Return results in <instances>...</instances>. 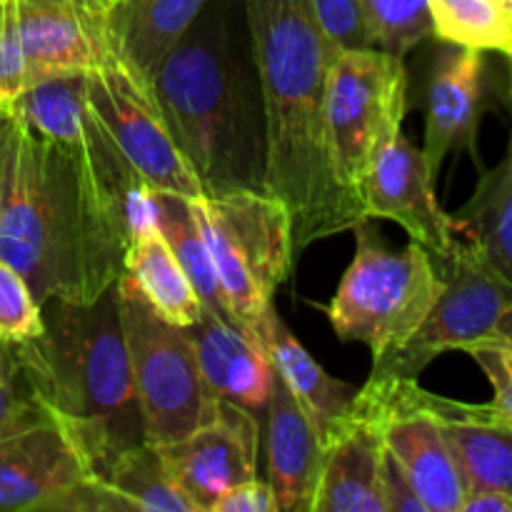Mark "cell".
Returning a JSON list of instances; mask_svg holds the SVG:
<instances>
[{
	"label": "cell",
	"mask_w": 512,
	"mask_h": 512,
	"mask_svg": "<svg viewBox=\"0 0 512 512\" xmlns=\"http://www.w3.org/2000/svg\"><path fill=\"white\" fill-rule=\"evenodd\" d=\"M458 512H512V493L500 490H478L463 495Z\"/></svg>",
	"instance_id": "74e56055"
},
{
	"label": "cell",
	"mask_w": 512,
	"mask_h": 512,
	"mask_svg": "<svg viewBox=\"0 0 512 512\" xmlns=\"http://www.w3.org/2000/svg\"><path fill=\"white\" fill-rule=\"evenodd\" d=\"M208 0H118L115 43L125 63L153 85L155 73L190 33Z\"/></svg>",
	"instance_id": "cb8c5ba5"
},
{
	"label": "cell",
	"mask_w": 512,
	"mask_h": 512,
	"mask_svg": "<svg viewBox=\"0 0 512 512\" xmlns=\"http://www.w3.org/2000/svg\"><path fill=\"white\" fill-rule=\"evenodd\" d=\"M85 95L143 185L155 193L198 198V178L170 135L153 85L140 78L120 53L83 70Z\"/></svg>",
	"instance_id": "8fae6325"
},
{
	"label": "cell",
	"mask_w": 512,
	"mask_h": 512,
	"mask_svg": "<svg viewBox=\"0 0 512 512\" xmlns=\"http://www.w3.org/2000/svg\"><path fill=\"white\" fill-rule=\"evenodd\" d=\"M383 498L388 512H425L423 503L413 493L408 478L400 470L398 460L388 453V448H385L383 458Z\"/></svg>",
	"instance_id": "8d00e7d4"
},
{
	"label": "cell",
	"mask_w": 512,
	"mask_h": 512,
	"mask_svg": "<svg viewBox=\"0 0 512 512\" xmlns=\"http://www.w3.org/2000/svg\"><path fill=\"white\" fill-rule=\"evenodd\" d=\"M408 108L403 58L378 48L335 55L325 93V133L335 183L365 218V188L380 148L400 133Z\"/></svg>",
	"instance_id": "52a82bcc"
},
{
	"label": "cell",
	"mask_w": 512,
	"mask_h": 512,
	"mask_svg": "<svg viewBox=\"0 0 512 512\" xmlns=\"http://www.w3.org/2000/svg\"><path fill=\"white\" fill-rule=\"evenodd\" d=\"M445 265L450 278L430 313L400 348L373 360V378L418 380L448 350L468 353L478 343H512V280L468 240H458Z\"/></svg>",
	"instance_id": "9c48e42d"
},
{
	"label": "cell",
	"mask_w": 512,
	"mask_h": 512,
	"mask_svg": "<svg viewBox=\"0 0 512 512\" xmlns=\"http://www.w3.org/2000/svg\"><path fill=\"white\" fill-rule=\"evenodd\" d=\"M313 13L325 38L338 53L355 48H370L368 33L360 13V0H310Z\"/></svg>",
	"instance_id": "4dcf8cb0"
},
{
	"label": "cell",
	"mask_w": 512,
	"mask_h": 512,
	"mask_svg": "<svg viewBox=\"0 0 512 512\" xmlns=\"http://www.w3.org/2000/svg\"><path fill=\"white\" fill-rule=\"evenodd\" d=\"M123 273L133 280L140 295L165 320L180 325V328H190L193 323H198L205 308L185 270L180 268L178 258L170 250L168 240L160 233L158 223L150 213V198L145 213L138 215L133 230H130Z\"/></svg>",
	"instance_id": "603a6c76"
},
{
	"label": "cell",
	"mask_w": 512,
	"mask_h": 512,
	"mask_svg": "<svg viewBox=\"0 0 512 512\" xmlns=\"http://www.w3.org/2000/svg\"><path fill=\"white\" fill-rule=\"evenodd\" d=\"M370 380L380 385L388 408L383 430L385 448L398 460L425 512H458L463 503V485L438 420L423 405V388L418 380L373 375Z\"/></svg>",
	"instance_id": "2e32d148"
},
{
	"label": "cell",
	"mask_w": 512,
	"mask_h": 512,
	"mask_svg": "<svg viewBox=\"0 0 512 512\" xmlns=\"http://www.w3.org/2000/svg\"><path fill=\"white\" fill-rule=\"evenodd\" d=\"M115 290L145 443H175L215 413V398L200 378L193 340L188 330L165 320L125 273Z\"/></svg>",
	"instance_id": "ba28073f"
},
{
	"label": "cell",
	"mask_w": 512,
	"mask_h": 512,
	"mask_svg": "<svg viewBox=\"0 0 512 512\" xmlns=\"http://www.w3.org/2000/svg\"><path fill=\"white\" fill-rule=\"evenodd\" d=\"M20 380L18 358H15V345L0 340V383H15Z\"/></svg>",
	"instance_id": "ab89813d"
},
{
	"label": "cell",
	"mask_w": 512,
	"mask_h": 512,
	"mask_svg": "<svg viewBox=\"0 0 512 512\" xmlns=\"http://www.w3.org/2000/svg\"><path fill=\"white\" fill-rule=\"evenodd\" d=\"M190 210L210 250L230 318L255 333L298 258L288 210L275 195L248 188L190 198Z\"/></svg>",
	"instance_id": "8992f818"
},
{
	"label": "cell",
	"mask_w": 512,
	"mask_h": 512,
	"mask_svg": "<svg viewBox=\"0 0 512 512\" xmlns=\"http://www.w3.org/2000/svg\"><path fill=\"white\" fill-rule=\"evenodd\" d=\"M423 405L438 420L463 495L512 493V415L495 403H463L423 390Z\"/></svg>",
	"instance_id": "ffe728a7"
},
{
	"label": "cell",
	"mask_w": 512,
	"mask_h": 512,
	"mask_svg": "<svg viewBox=\"0 0 512 512\" xmlns=\"http://www.w3.org/2000/svg\"><path fill=\"white\" fill-rule=\"evenodd\" d=\"M43 333V310L23 275L0 258V340L25 343Z\"/></svg>",
	"instance_id": "f546056e"
},
{
	"label": "cell",
	"mask_w": 512,
	"mask_h": 512,
	"mask_svg": "<svg viewBox=\"0 0 512 512\" xmlns=\"http://www.w3.org/2000/svg\"><path fill=\"white\" fill-rule=\"evenodd\" d=\"M365 218L395 220L408 230L410 240L443 263L460 240L453 218L440 208L423 150L415 148L403 130L380 148L370 168Z\"/></svg>",
	"instance_id": "9a60e30c"
},
{
	"label": "cell",
	"mask_w": 512,
	"mask_h": 512,
	"mask_svg": "<svg viewBox=\"0 0 512 512\" xmlns=\"http://www.w3.org/2000/svg\"><path fill=\"white\" fill-rule=\"evenodd\" d=\"M385 420L383 390L368 378L340 428L323 445L310 512H388L383 498Z\"/></svg>",
	"instance_id": "5bb4252c"
},
{
	"label": "cell",
	"mask_w": 512,
	"mask_h": 512,
	"mask_svg": "<svg viewBox=\"0 0 512 512\" xmlns=\"http://www.w3.org/2000/svg\"><path fill=\"white\" fill-rule=\"evenodd\" d=\"M25 85L23 48L15 28L13 3L0 0V103H10Z\"/></svg>",
	"instance_id": "d6a6232c"
},
{
	"label": "cell",
	"mask_w": 512,
	"mask_h": 512,
	"mask_svg": "<svg viewBox=\"0 0 512 512\" xmlns=\"http://www.w3.org/2000/svg\"><path fill=\"white\" fill-rule=\"evenodd\" d=\"M493 385V403L512 415V343H478L468 350Z\"/></svg>",
	"instance_id": "836d02e7"
},
{
	"label": "cell",
	"mask_w": 512,
	"mask_h": 512,
	"mask_svg": "<svg viewBox=\"0 0 512 512\" xmlns=\"http://www.w3.org/2000/svg\"><path fill=\"white\" fill-rule=\"evenodd\" d=\"M360 13L370 48L398 58L433 35L428 0H360Z\"/></svg>",
	"instance_id": "f1b7e54d"
},
{
	"label": "cell",
	"mask_w": 512,
	"mask_h": 512,
	"mask_svg": "<svg viewBox=\"0 0 512 512\" xmlns=\"http://www.w3.org/2000/svg\"><path fill=\"white\" fill-rule=\"evenodd\" d=\"M15 113V110H13ZM133 220L18 113L0 203V258L40 305L93 303L123 275Z\"/></svg>",
	"instance_id": "7a4b0ae2"
},
{
	"label": "cell",
	"mask_w": 512,
	"mask_h": 512,
	"mask_svg": "<svg viewBox=\"0 0 512 512\" xmlns=\"http://www.w3.org/2000/svg\"><path fill=\"white\" fill-rule=\"evenodd\" d=\"M503 5H508V8H512V0H500Z\"/></svg>",
	"instance_id": "60d3db41"
},
{
	"label": "cell",
	"mask_w": 512,
	"mask_h": 512,
	"mask_svg": "<svg viewBox=\"0 0 512 512\" xmlns=\"http://www.w3.org/2000/svg\"><path fill=\"white\" fill-rule=\"evenodd\" d=\"M458 235H465L495 270L512 280V155L480 173L468 203L450 215Z\"/></svg>",
	"instance_id": "d4e9b609"
},
{
	"label": "cell",
	"mask_w": 512,
	"mask_h": 512,
	"mask_svg": "<svg viewBox=\"0 0 512 512\" xmlns=\"http://www.w3.org/2000/svg\"><path fill=\"white\" fill-rule=\"evenodd\" d=\"M85 475L93 473L48 410L0 433V512H48Z\"/></svg>",
	"instance_id": "e0dca14e"
},
{
	"label": "cell",
	"mask_w": 512,
	"mask_h": 512,
	"mask_svg": "<svg viewBox=\"0 0 512 512\" xmlns=\"http://www.w3.org/2000/svg\"><path fill=\"white\" fill-rule=\"evenodd\" d=\"M260 83L265 193L285 205L295 255L350 230L363 215L345 198L328 158L325 93L338 50L310 0H243Z\"/></svg>",
	"instance_id": "6da1fadb"
},
{
	"label": "cell",
	"mask_w": 512,
	"mask_h": 512,
	"mask_svg": "<svg viewBox=\"0 0 512 512\" xmlns=\"http://www.w3.org/2000/svg\"><path fill=\"white\" fill-rule=\"evenodd\" d=\"M213 512H280L270 483L253 478L230 488L223 498L215 503Z\"/></svg>",
	"instance_id": "d590c367"
},
{
	"label": "cell",
	"mask_w": 512,
	"mask_h": 512,
	"mask_svg": "<svg viewBox=\"0 0 512 512\" xmlns=\"http://www.w3.org/2000/svg\"><path fill=\"white\" fill-rule=\"evenodd\" d=\"M13 105L0 103V203H3V183H5V168H8V153H10V135H13Z\"/></svg>",
	"instance_id": "f35d334b"
},
{
	"label": "cell",
	"mask_w": 512,
	"mask_h": 512,
	"mask_svg": "<svg viewBox=\"0 0 512 512\" xmlns=\"http://www.w3.org/2000/svg\"><path fill=\"white\" fill-rule=\"evenodd\" d=\"M485 53L450 45L443 48L430 68L425 90V145L423 155L433 178L455 150H473L478 158V125L485 105Z\"/></svg>",
	"instance_id": "ac0fdd59"
},
{
	"label": "cell",
	"mask_w": 512,
	"mask_h": 512,
	"mask_svg": "<svg viewBox=\"0 0 512 512\" xmlns=\"http://www.w3.org/2000/svg\"><path fill=\"white\" fill-rule=\"evenodd\" d=\"M188 330L210 398L225 400L263 423L275 368L263 340L235 320L203 310Z\"/></svg>",
	"instance_id": "d6986e66"
},
{
	"label": "cell",
	"mask_w": 512,
	"mask_h": 512,
	"mask_svg": "<svg viewBox=\"0 0 512 512\" xmlns=\"http://www.w3.org/2000/svg\"><path fill=\"white\" fill-rule=\"evenodd\" d=\"M350 230L355 233V258L325 310L343 343L368 345L378 360L420 328L445 280L433 255L415 240L390 248L370 218H360Z\"/></svg>",
	"instance_id": "5b68a950"
},
{
	"label": "cell",
	"mask_w": 512,
	"mask_h": 512,
	"mask_svg": "<svg viewBox=\"0 0 512 512\" xmlns=\"http://www.w3.org/2000/svg\"><path fill=\"white\" fill-rule=\"evenodd\" d=\"M43 413L45 408L33 398L23 378L15 383H0V433L40 418Z\"/></svg>",
	"instance_id": "e575fe53"
},
{
	"label": "cell",
	"mask_w": 512,
	"mask_h": 512,
	"mask_svg": "<svg viewBox=\"0 0 512 512\" xmlns=\"http://www.w3.org/2000/svg\"><path fill=\"white\" fill-rule=\"evenodd\" d=\"M433 35L483 53H512V8L500 0H428Z\"/></svg>",
	"instance_id": "4316f807"
},
{
	"label": "cell",
	"mask_w": 512,
	"mask_h": 512,
	"mask_svg": "<svg viewBox=\"0 0 512 512\" xmlns=\"http://www.w3.org/2000/svg\"><path fill=\"white\" fill-rule=\"evenodd\" d=\"M43 333L15 343L20 378L63 425L93 475L105 478L123 450L143 443L118 315V290L93 303L45 300Z\"/></svg>",
	"instance_id": "3957f363"
},
{
	"label": "cell",
	"mask_w": 512,
	"mask_h": 512,
	"mask_svg": "<svg viewBox=\"0 0 512 512\" xmlns=\"http://www.w3.org/2000/svg\"><path fill=\"white\" fill-rule=\"evenodd\" d=\"M10 105L35 133L70 155L133 223L145 213L148 188L90 108L83 70L33 80Z\"/></svg>",
	"instance_id": "30bf717a"
},
{
	"label": "cell",
	"mask_w": 512,
	"mask_h": 512,
	"mask_svg": "<svg viewBox=\"0 0 512 512\" xmlns=\"http://www.w3.org/2000/svg\"><path fill=\"white\" fill-rule=\"evenodd\" d=\"M23 48L25 85L55 73L88 70L115 43L118 0H10ZM23 85V88H25Z\"/></svg>",
	"instance_id": "4fadbf2b"
},
{
	"label": "cell",
	"mask_w": 512,
	"mask_h": 512,
	"mask_svg": "<svg viewBox=\"0 0 512 512\" xmlns=\"http://www.w3.org/2000/svg\"><path fill=\"white\" fill-rule=\"evenodd\" d=\"M155 450L195 510L213 512L230 488L258 478L260 420L238 405L215 400L213 418Z\"/></svg>",
	"instance_id": "7c38bea8"
},
{
	"label": "cell",
	"mask_w": 512,
	"mask_h": 512,
	"mask_svg": "<svg viewBox=\"0 0 512 512\" xmlns=\"http://www.w3.org/2000/svg\"><path fill=\"white\" fill-rule=\"evenodd\" d=\"M48 512H138L105 478L85 475L55 498Z\"/></svg>",
	"instance_id": "1f68e13d"
},
{
	"label": "cell",
	"mask_w": 512,
	"mask_h": 512,
	"mask_svg": "<svg viewBox=\"0 0 512 512\" xmlns=\"http://www.w3.org/2000/svg\"><path fill=\"white\" fill-rule=\"evenodd\" d=\"M268 483L280 512H310L323 448L303 408L275 373L265 408Z\"/></svg>",
	"instance_id": "44dd1931"
},
{
	"label": "cell",
	"mask_w": 512,
	"mask_h": 512,
	"mask_svg": "<svg viewBox=\"0 0 512 512\" xmlns=\"http://www.w3.org/2000/svg\"><path fill=\"white\" fill-rule=\"evenodd\" d=\"M148 198L150 213H153L163 238L168 240L173 255L178 258L180 268L188 275L190 285L198 293L203 308L215 315H223V318H230L228 308L223 303V295H220L218 275H215L213 260H210V250L205 245L203 233H200L198 220H195L193 210H190V198L155 193V190H150Z\"/></svg>",
	"instance_id": "484cf974"
},
{
	"label": "cell",
	"mask_w": 512,
	"mask_h": 512,
	"mask_svg": "<svg viewBox=\"0 0 512 512\" xmlns=\"http://www.w3.org/2000/svg\"><path fill=\"white\" fill-rule=\"evenodd\" d=\"M170 135L203 195L248 188L265 193L263 115L223 30L185 35L153 78Z\"/></svg>",
	"instance_id": "277c9868"
},
{
	"label": "cell",
	"mask_w": 512,
	"mask_h": 512,
	"mask_svg": "<svg viewBox=\"0 0 512 512\" xmlns=\"http://www.w3.org/2000/svg\"><path fill=\"white\" fill-rule=\"evenodd\" d=\"M255 333L263 340L265 353H268L275 373L283 380L285 388L293 393V398L298 400L305 418L310 420L315 435H318L320 448H323L348 415L358 388L330 378L315 363L313 355L300 345V340L290 333L273 303L265 308Z\"/></svg>",
	"instance_id": "7402d4cb"
},
{
	"label": "cell",
	"mask_w": 512,
	"mask_h": 512,
	"mask_svg": "<svg viewBox=\"0 0 512 512\" xmlns=\"http://www.w3.org/2000/svg\"><path fill=\"white\" fill-rule=\"evenodd\" d=\"M105 480L138 512H198L168 475L155 445L145 440L123 450L105 470Z\"/></svg>",
	"instance_id": "83f0119b"
}]
</instances>
